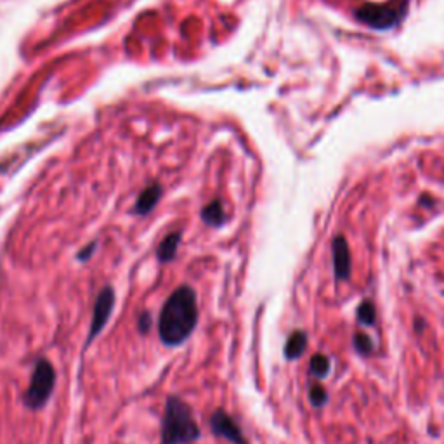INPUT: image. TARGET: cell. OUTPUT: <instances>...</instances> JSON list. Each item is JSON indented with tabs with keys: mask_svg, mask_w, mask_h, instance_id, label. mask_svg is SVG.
<instances>
[{
	"mask_svg": "<svg viewBox=\"0 0 444 444\" xmlns=\"http://www.w3.org/2000/svg\"><path fill=\"white\" fill-rule=\"evenodd\" d=\"M198 321V306L193 288L179 287L164 304L158 320V333L165 346L176 347L183 344Z\"/></svg>",
	"mask_w": 444,
	"mask_h": 444,
	"instance_id": "6da1fadb",
	"label": "cell"
},
{
	"mask_svg": "<svg viewBox=\"0 0 444 444\" xmlns=\"http://www.w3.org/2000/svg\"><path fill=\"white\" fill-rule=\"evenodd\" d=\"M198 438V424L191 408L177 396H170L162 424V444H190Z\"/></svg>",
	"mask_w": 444,
	"mask_h": 444,
	"instance_id": "7a4b0ae2",
	"label": "cell"
},
{
	"mask_svg": "<svg viewBox=\"0 0 444 444\" xmlns=\"http://www.w3.org/2000/svg\"><path fill=\"white\" fill-rule=\"evenodd\" d=\"M56 384V372L47 360H40L37 363L35 372H33L32 382L25 394V403L28 408L39 410L47 403V399L53 394V388Z\"/></svg>",
	"mask_w": 444,
	"mask_h": 444,
	"instance_id": "3957f363",
	"label": "cell"
},
{
	"mask_svg": "<svg viewBox=\"0 0 444 444\" xmlns=\"http://www.w3.org/2000/svg\"><path fill=\"white\" fill-rule=\"evenodd\" d=\"M113 306H115V292H113V288L106 287L105 290H101L98 301H96L91 330H89V337H87V346L99 335V333H101L103 328H105V325L108 323L110 314H111V311H113Z\"/></svg>",
	"mask_w": 444,
	"mask_h": 444,
	"instance_id": "277c9868",
	"label": "cell"
},
{
	"mask_svg": "<svg viewBox=\"0 0 444 444\" xmlns=\"http://www.w3.org/2000/svg\"><path fill=\"white\" fill-rule=\"evenodd\" d=\"M399 16H401V11L388 6H372V4H368V6L358 11V20L373 28L392 27L399 20Z\"/></svg>",
	"mask_w": 444,
	"mask_h": 444,
	"instance_id": "5b68a950",
	"label": "cell"
},
{
	"mask_svg": "<svg viewBox=\"0 0 444 444\" xmlns=\"http://www.w3.org/2000/svg\"><path fill=\"white\" fill-rule=\"evenodd\" d=\"M210 429L216 436H221V438L228 439L229 443L233 444H247V439L243 438L242 429L238 427L233 417H229L228 413L224 412H216L210 418Z\"/></svg>",
	"mask_w": 444,
	"mask_h": 444,
	"instance_id": "8992f818",
	"label": "cell"
},
{
	"mask_svg": "<svg viewBox=\"0 0 444 444\" xmlns=\"http://www.w3.org/2000/svg\"><path fill=\"white\" fill-rule=\"evenodd\" d=\"M333 264H335V275L339 280H347L351 276V254L347 242L339 236L333 242Z\"/></svg>",
	"mask_w": 444,
	"mask_h": 444,
	"instance_id": "52a82bcc",
	"label": "cell"
},
{
	"mask_svg": "<svg viewBox=\"0 0 444 444\" xmlns=\"http://www.w3.org/2000/svg\"><path fill=\"white\" fill-rule=\"evenodd\" d=\"M307 346V335L302 330H297L292 333L287 340V346H285V356L287 360L294 361L304 354Z\"/></svg>",
	"mask_w": 444,
	"mask_h": 444,
	"instance_id": "ba28073f",
	"label": "cell"
},
{
	"mask_svg": "<svg viewBox=\"0 0 444 444\" xmlns=\"http://www.w3.org/2000/svg\"><path fill=\"white\" fill-rule=\"evenodd\" d=\"M160 195H162V190H160V186H157V184L146 188V190L141 193L139 200H138V205H136V210H138V214L150 212V210L153 209L155 205H157Z\"/></svg>",
	"mask_w": 444,
	"mask_h": 444,
	"instance_id": "9c48e42d",
	"label": "cell"
},
{
	"mask_svg": "<svg viewBox=\"0 0 444 444\" xmlns=\"http://www.w3.org/2000/svg\"><path fill=\"white\" fill-rule=\"evenodd\" d=\"M179 242H181L179 233H172V235L166 236L164 242L160 243V247H158V259H160L162 262L172 261V259L176 257V254H177V247H179Z\"/></svg>",
	"mask_w": 444,
	"mask_h": 444,
	"instance_id": "30bf717a",
	"label": "cell"
},
{
	"mask_svg": "<svg viewBox=\"0 0 444 444\" xmlns=\"http://www.w3.org/2000/svg\"><path fill=\"white\" fill-rule=\"evenodd\" d=\"M203 219H205L207 224H210V226H221L226 219L222 203L221 202L210 203V205L203 210Z\"/></svg>",
	"mask_w": 444,
	"mask_h": 444,
	"instance_id": "8fae6325",
	"label": "cell"
},
{
	"mask_svg": "<svg viewBox=\"0 0 444 444\" xmlns=\"http://www.w3.org/2000/svg\"><path fill=\"white\" fill-rule=\"evenodd\" d=\"M332 363L325 354H314L311 358V372L318 377V379H325L330 373Z\"/></svg>",
	"mask_w": 444,
	"mask_h": 444,
	"instance_id": "7c38bea8",
	"label": "cell"
},
{
	"mask_svg": "<svg viewBox=\"0 0 444 444\" xmlns=\"http://www.w3.org/2000/svg\"><path fill=\"white\" fill-rule=\"evenodd\" d=\"M354 347H356L358 353L363 354V356H368L373 351V340L366 333H356L354 335Z\"/></svg>",
	"mask_w": 444,
	"mask_h": 444,
	"instance_id": "4fadbf2b",
	"label": "cell"
},
{
	"mask_svg": "<svg viewBox=\"0 0 444 444\" xmlns=\"http://www.w3.org/2000/svg\"><path fill=\"white\" fill-rule=\"evenodd\" d=\"M358 320L361 321L363 325H373L375 323V307L370 301H365L358 309Z\"/></svg>",
	"mask_w": 444,
	"mask_h": 444,
	"instance_id": "5bb4252c",
	"label": "cell"
},
{
	"mask_svg": "<svg viewBox=\"0 0 444 444\" xmlns=\"http://www.w3.org/2000/svg\"><path fill=\"white\" fill-rule=\"evenodd\" d=\"M309 401L313 406H323L328 401V394L321 386H311Z\"/></svg>",
	"mask_w": 444,
	"mask_h": 444,
	"instance_id": "9a60e30c",
	"label": "cell"
},
{
	"mask_svg": "<svg viewBox=\"0 0 444 444\" xmlns=\"http://www.w3.org/2000/svg\"><path fill=\"white\" fill-rule=\"evenodd\" d=\"M151 328V316L150 313H143L139 316V330L143 333H146Z\"/></svg>",
	"mask_w": 444,
	"mask_h": 444,
	"instance_id": "2e32d148",
	"label": "cell"
},
{
	"mask_svg": "<svg viewBox=\"0 0 444 444\" xmlns=\"http://www.w3.org/2000/svg\"><path fill=\"white\" fill-rule=\"evenodd\" d=\"M94 250H96V243H92V245H89V247H85V249L80 252V255H79V259L80 261H87L89 257H91L92 254H94Z\"/></svg>",
	"mask_w": 444,
	"mask_h": 444,
	"instance_id": "e0dca14e",
	"label": "cell"
}]
</instances>
